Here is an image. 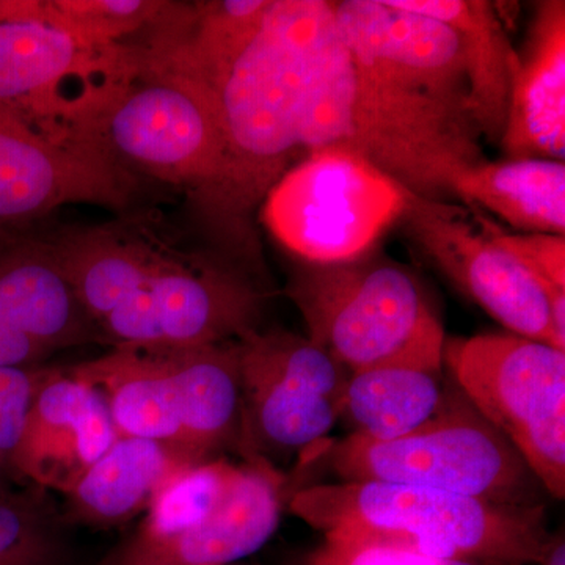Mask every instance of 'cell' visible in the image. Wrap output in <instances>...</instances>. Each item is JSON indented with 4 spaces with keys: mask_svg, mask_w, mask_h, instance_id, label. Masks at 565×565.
<instances>
[{
    "mask_svg": "<svg viewBox=\"0 0 565 565\" xmlns=\"http://www.w3.org/2000/svg\"><path fill=\"white\" fill-rule=\"evenodd\" d=\"M117 438L103 394L68 371L46 367L22 429L14 476L68 494Z\"/></svg>",
    "mask_w": 565,
    "mask_h": 565,
    "instance_id": "17",
    "label": "cell"
},
{
    "mask_svg": "<svg viewBox=\"0 0 565 565\" xmlns=\"http://www.w3.org/2000/svg\"><path fill=\"white\" fill-rule=\"evenodd\" d=\"M313 565H505L479 563L470 559H444L423 555L405 546L384 542L355 541V539L326 535Z\"/></svg>",
    "mask_w": 565,
    "mask_h": 565,
    "instance_id": "29",
    "label": "cell"
},
{
    "mask_svg": "<svg viewBox=\"0 0 565 565\" xmlns=\"http://www.w3.org/2000/svg\"><path fill=\"white\" fill-rule=\"evenodd\" d=\"M47 228L0 236V367L41 366L58 351L99 343Z\"/></svg>",
    "mask_w": 565,
    "mask_h": 565,
    "instance_id": "15",
    "label": "cell"
},
{
    "mask_svg": "<svg viewBox=\"0 0 565 565\" xmlns=\"http://www.w3.org/2000/svg\"><path fill=\"white\" fill-rule=\"evenodd\" d=\"M505 159H565V2L537 3L519 54L508 120Z\"/></svg>",
    "mask_w": 565,
    "mask_h": 565,
    "instance_id": "19",
    "label": "cell"
},
{
    "mask_svg": "<svg viewBox=\"0 0 565 565\" xmlns=\"http://www.w3.org/2000/svg\"><path fill=\"white\" fill-rule=\"evenodd\" d=\"M288 294L308 337L349 373L375 367L445 371L444 322L407 267L367 255L297 267Z\"/></svg>",
    "mask_w": 565,
    "mask_h": 565,
    "instance_id": "6",
    "label": "cell"
},
{
    "mask_svg": "<svg viewBox=\"0 0 565 565\" xmlns=\"http://www.w3.org/2000/svg\"><path fill=\"white\" fill-rule=\"evenodd\" d=\"M139 68L131 44L85 39L52 0H0V103L68 129Z\"/></svg>",
    "mask_w": 565,
    "mask_h": 565,
    "instance_id": "10",
    "label": "cell"
},
{
    "mask_svg": "<svg viewBox=\"0 0 565 565\" xmlns=\"http://www.w3.org/2000/svg\"><path fill=\"white\" fill-rule=\"evenodd\" d=\"M408 191L359 156L334 148L294 163L262 204L275 239L303 263L352 262L404 217Z\"/></svg>",
    "mask_w": 565,
    "mask_h": 565,
    "instance_id": "9",
    "label": "cell"
},
{
    "mask_svg": "<svg viewBox=\"0 0 565 565\" xmlns=\"http://www.w3.org/2000/svg\"><path fill=\"white\" fill-rule=\"evenodd\" d=\"M404 221L419 247L509 333L557 349L550 300L565 292L498 247L473 215L408 192Z\"/></svg>",
    "mask_w": 565,
    "mask_h": 565,
    "instance_id": "13",
    "label": "cell"
},
{
    "mask_svg": "<svg viewBox=\"0 0 565 565\" xmlns=\"http://www.w3.org/2000/svg\"><path fill=\"white\" fill-rule=\"evenodd\" d=\"M405 9L445 22L462 44L468 111L476 129L500 143L508 120L519 52L509 41L497 9L487 0H397Z\"/></svg>",
    "mask_w": 565,
    "mask_h": 565,
    "instance_id": "21",
    "label": "cell"
},
{
    "mask_svg": "<svg viewBox=\"0 0 565 565\" xmlns=\"http://www.w3.org/2000/svg\"><path fill=\"white\" fill-rule=\"evenodd\" d=\"M52 6L85 39L103 46L126 44V39L151 28L169 2L158 0H52Z\"/></svg>",
    "mask_w": 565,
    "mask_h": 565,
    "instance_id": "26",
    "label": "cell"
},
{
    "mask_svg": "<svg viewBox=\"0 0 565 565\" xmlns=\"http://www.w3.org/2000/svg\"><path fill=\"white\" fill-rule=\"evenodd\" d=\"M68 373L103 394L118 437L148 438L199 452L192 446L202 401L196 348L120 345L74 364Z\"/></svg>",
    "mask_w": 565,
    "mask_h": 565,
    "instance_id": "16",
    "label": "cell"
},
{
    "mask_svg": "<svg viewBox=\"0 0 565 565\" xmlns=\"http://www.w3.org/2000/svg\"><path fill=\"white\" fill-rule=\"evenodd\" d=\"M243 451L303 452L341 418L351 373L310 337L258 329L239 338Z\"/></svg>",
    "mask_w": 565,
    "mask_h": 565,
    "instance_id": "11",
    "label": "cell"
},
{
    "mask_svg": "<svg viewBox=\"0 0 565 565\" xmlns=\"http://www.w3.org/2000/svg\"><path fill=\"white\" fill-rule=\"evenodd\" d=\"M247 460L210 515L163 541H128L103 565H225L258 552L280 523L282 479L264 457Z\"/></svg>",
    "mask_w": 565,
    "mask_h": 565,
    "instance_id": "18",
    "label": "cell"
},
{
    "mask_svg": "<svg viewBox=\"0 0 565 565\" xmlns=\"http://www.w3.org/2000/svg\"><path fill=\"white\" fill-rule=\"evenodd\" d=\"M451 193L465 204L492 212L519 232L565 236V163L504 159L462 170Z\"/></svg>",
    "mask_w": 565,
    "mask_h": 565,
    "instance_id": "22",
    "label": "cell"
},
{
    "mask_svg": "<svg viewBox=\"0 0 565 565\" xmlns=\"http://www.w3.org/2000/svg\"><path fill=\"white\" fill-rule=\"evenodd\" d=\"M58 553L50 508L35 493L0 486V565H52Z\"/></svg>",
    "mask_w": 565,
    "mask_h": 565,
    "instance_id": "25",
    "label": "cell"
},
{
    "mask_svg": "<svg viewBox=\"0 0 565 565\" xmlns=\"http://www.w3.org/2000/svg\"><path fill=\"white\" fill-rule=\"evenodd\" d=\"M332 14L338 39L371 76L470 115L462 44L448 24L397 0L332 2Z\"/></svg>",
    "mask_w": 565,
    "mask_h": 565,
    "instance_id": "14",
    "label": "cell"
},
{
    "mask_svg": "<svg viewBox=\"0 0 565 565\" xmlns=\"http://www.w3.org/2000/svg\"><path fill=\"white\" fill-rule=\"evenodd\" d=\"M482 232L531 274L550 285L565 289V236L544 233H509L492 218L475 212Z\"/></svg>",
    "mask_w": 565,
    "mask_h": 565,
    "instance_id": "28",
    "label": "cell"
},
{
    "mask_svg": "<svg viewBox=\"0 0 565 565\" xmlns=\"http://www.w3.org/2000/svg\"><path fill=\"white\" fill-rule=\"evenodd\" d=\"M289 509L323 535L401 545L444 559L539 564L550 541L544 505L493 504L393 482L305 487Z\"/></svg>",
    "mask_w": 565,
    "mask_h": 565,
    "instance_id": "4",
    "label": "cell"
},
{
    "mask_svg": "<svg viewBox=\"0 0 565 565\" xmlns=\"http://www.w3.org/2000/svg\"><path fill=\"white\" fill-rule=\"evenodd\" d=\"M139 185L68 129L0 103V236L46 228L68 204L122 214Z\"/></svg>",
    "mask_w": 565,
    "mask_h": 565,
    "instance_id": "12",
    "label": "cell"
},
{
    "mask_svg": "<svg viewBox=\"0 0 565 565\" xmlns=\"http://www.w3.org/2000/svg\"><path fill=\"white\" fill-rule=\"evenodd\" d=\"M206 457L172 444L139 437H118L74 487L70 516L85 525L111 527L147 512L163 486Z\"/></svg>",
    "mask_w": 565,
    "mask_h": 565,
    "instance_id": "20",
    "label": "cell"
},
{
    "mask_svg": "<svg viewBox=\"0 0 565 565\" xmlns=\"http://www.w3.org/2000/svg\"><path fill=\"white\" fill-rule=\"evenodd\" d=\"M333 32L332 2L273 0L258 32L212 87L226 141V174L203 226L226 253H258L253 215L303 151L305 92Z\"/></svg>",
    "mask_w": 565,
    "mask_h": 565,
    "instance_id": "2",
    "label": "cell"
},
{
    "mask_svg": "<svg viewBox=\"0 0 565 565\" xmlns=\"http://www.w3.org/2000/svg\"><path fill=\"white\" fill-rule=\"evenodd\" d=\"M44 370V366L0 367V486L17 481L14 456Z\"/></svg>",
    "mask_w": 565,
    "mask_h": 565,
    "instance_id": "27",
    "label": "cell"
},
{
    "mask_svg": "<svg viewBox=\"0 0 565 565\" xmlns=\"http://www.w3.org/2000/svg\"><path fill=\"white\" fill-rule=\"evenodd\" d=\"M326 460L343 481L427 487L516 508L542 505V486L514 446L460 392L415 433L386 441L352 434L326 449Z\"/></svg>",
    "mask_w": 565,
    "mask_h": 565,
    "instance_id": "7",
    "label": "cell"
},
{
    "mask_svg": "<svg viewBox=\"0 0 565 565\" xmlns=\"http://www.w3.org/2000/svg\"><path fill=\"white\" fill-rule=\"evenodd\" d=\"M300 139L305 154L352 152L405 191L437 202H449L457 174L486 159L467 111L371 76L353 62L334 25L311 68Z\"/></svg>",
    "mask_w": 565,
    "mask_h": 565,
    "instance_id": "3",
    "label": "cell"
},
{
    "mask_svg": "<svg viewBox=\"0 0 565 565\" xmlns=\"http://www.w3.org/2000/svg\"><path fill=\"white\" fill-rule=\"evenodd\" d=\"M444 366L539 484L565 497V352L514 333L449 338Z\"/></svg>",
    "mask_w": 565,
    "mask_h": 565,
    "instance_id": "8",
    "label": "cell"
},
{
    "mask_svg": "<svg viewBox=\"0 0 565 565\" xmlns=\"http://www.w3.org/2000/svg\"><path fill=\"white\" fill-rule=\"evenodd\" d=\"M47 236L99 343L195 348L258 329L267 294L228 258L182 245L154 214L122 212Z\"/></svg>",
    "mask_w": 565,
    "mask_h": 565,
    "instance_id": "1",
    "label": "cell"
},
{
    "mask_svg": "<svg viewBox=\"0 0 565 565\" xmlns=\"http://www.w3.org/2000/svg\"><path fill=\"white\" fill-rule=\"evenodd\" d=\"M70 131L134 180L188 192L202 223L226 174L215 93L184 71L143 61Z\"/></svg>",
    "mask_w": 565,
    "mask_h": 565,
    "instance_id": "5",
    "label": "cell"
},
{
    "mask_svg": "<svg viewBox=\"0 0 565 565\" xmlns=\"http://www.w3.org/2000/svg\"><path fill=\"white\" fill-rule=\"evenodd\" d=\"M239 467L226 459H207L174 475L156 494L129 541H163L210 515L228 492Z\"/></svg>",
    "mask_w": 565,
    "mask_h": 565,
    "instance_id": "24",
    "label": "cell"
},
{
    "mask_svg": "<svg viewBox=\"0 0 565 565\" xmlns=\"http://www.w3.org/2000/svg\"><path fill=\"white\" fill-rule=\"evenodd\" d=\"M444 371L375 367L352 373L341 416L371 440H396L434 419L451 399Z\"/></svg>",
    "mask_w": 565,
    "mask_h": 565,
    "instance_id": "23",
    "label": "cell"
}]
</instances>
